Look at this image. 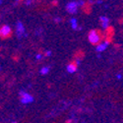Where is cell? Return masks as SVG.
Instances as JSON below:
<instances>
[{
	"mask_svg": "<svg viewBox=\"0 0 123 123\" xmlns=\"http://www.w3.org/2000/svg\"><path fill=\"white\" fill-rule=\"evenodd\" d=\"M105 38V34L101 33V31L99 30H92L90 31L89 33V42L92 43V44H98L99 43H101L102 40H104Z\"/></svg>",
	"mask_w": 123,
	"mask_h": 123,
	"instance_id": "cell-1",
	"label": "cell"
},
{
	"mask_svg": "<svg viewBox=\"0 0 123 123\" xmlns=\"http://www.w3.org/2000/svg\"><path fill=\"white\" fill-rule=\"evenodd\" d=\"M12 35V31L10 29L9 26L7 25H4L0 28V37L1 38H7V37H10Z\"/></svg>",
	"mask_w": 123,
	"mask_h": 123,
	"instance_id": "cell-2",
	"label": "cell"
},
{
	"mask_svg": "<svg viewBox=\"0 0 123 123\" xmlns=\"http://www.w3.org/2000/svg\"><path fill=\"white\" fill-rule=\"evenodd\" d=\"M20 95H21V101H22V104H25V105L31 104V102L34 100L33 96H31L30 94L26 93V92H21Z\"/></svg>",
	"mask_w": 123,
	"mask_h": 123,
	"instance_id": "cell-3",
	"label": "cell"
},
{
	"mask_svg": "<svg viewBox=\"0 0 123 123\" xmlns=\"http://www.w3.org/2000/svg\"><path fill=\"white\" fill-rule=\"evenodd\" d=\"M78 7H79L78 2H76V1H72V2H69V3L67 4V6H66V10H67V12H68V13L74 14V13L77 12Z\"/></svg>",
	"mask_w": 123,
	"mask_h": 123,
	"instance_id": "cell-4",
	"label": "cell"
},
{
	"mask_svg": "<svg viewBox=\"0 0 123 123\" xmlns=\"http://www.w3.org/2000/svg\"><path fill=\"white\" fill-rule=\"evenodd\" d=\"M93 4H94V1H92V0L82 3L81 7H82V10L84 11V13L91 14V12H92V5H93Z\"/></svg>",
	"mask_w": 123,
	"mask_h": 123,
	"instance_id": "cell-5",
	"label": "cell"
},
{
	"mask_svg": "<svg viewBox=\"0 0 123 123\" xmlns=\"http://www.w3.org/2000/svg\"><path fill=\"white\" fill-rule=\"evenodd\" d=\"M16 32H17V36L18 37H22L25 34V28H24V25L22 24V22H18L17 25H16Z\"/></svg>",
	"mask_w": 123,
	"mask_h": 123,
	"instance_id": "cell-6",
	"label": "cell"
},
{
	"mask_svg": "<svg viewBox=\"0 0 123 123\" xmlns=\"http://www.w3.org/2000/svg\"><path fill=\"white\" fill-rule=\"evenodd\" d=\"M80 63V61H78V60H75V61H72L70 64H68V66H67V71L69 73H74V72H76V70H77V68H78V64Z\"/></svg>",
	"mask_w": 123,
	"mask_h": 123,
	"instance_id": "cell-7",
	"label": "cell"
},
{
	"mask_svg": "<svg viewBox=\"0 0 123 123\" xmlns=\"http://www.w3.org/2000/svg\"><path fill=\"white\" fill-rule=\"evenodd\" d=\"M100 25L104 29H106L109 26V19L106 17H100Z\"/></svg>",
	"mask_w": 123,
	"mask_h": 123,
	"instance_id": "cell-8",
	"label": "cell"
},
{
	"mask_svg": "<svg viewBox=\"0 0 123 123\" xmlns=\"http://www.w3.org/2000/svg\"><path fill=\"white\" fill-rule=\"evenodd\" d=\"M107 45L108 44H106L105 43H99L98 44H97V47H96V49H97V51H98V52H102L104 50H105V48L107 47Z\"/></svg>",
	"mask_w": 123,
	"mask_h": 123,
	"instance_id": "cell-9",
	"label": "cell"
},
{
	"mask_svg": "<svg viewBox=\"0 0 123 123\" xmlns=\"http://www.w3.org/2000/svg\"><path fill=\"white\" fill-rule=\"evenodd\" d=\"M105 37H113V35H114V28L113 27H110V26H108L106 29H105Z\"/></svg>",
	"mask_w": 123,
	"mask_h": 123,
	"instance_id": "cell-10",
	"label": "cell"
},
{
	"mask_svg": "<svg viewBox=\"0 0 123 123\" xmlns=\"http://www.w3.org/2000/svg\"><path fill=\"white\" fill-rule=\"evenodd\" d=\"M84 57V52H83V51H82V50H80V51H78V52L76 53V60H78V61H80L82 58H83Z\"/></svg>",
	"mask_w": 123,
	"mask_h": 123,
	"instance_id": "cell-11",
	"label": "cell"
},
{
	"mask_svg": "<svg viewBox=\"0 0 123 123\" xmlns=\"http://www.w3.org/2000/svg\"><path fill=\"white\" fill-rule=\"evenodd\" d=\"M71 25H72V28L77 30L78 28V24H77V20L76 19H71Z\"/></svg>",
	"mask_w": 123,
	"mask_h": 123,
	"instance_id": "cell-12",
	"label": "cell"
},
{
	"mask_svg": "<svg viewBox=\"0 0 123 123\" xmlns=\"http://www.w3.org/2000/svg\"><path fill=\"white\" fill-rule=\"evenodd\" d=\"M40 74H43V75H45V74H47L48 72H49V68L48 67H43V68H42L40 69Z\"/></svg>",
	"mask_w": 123,
	"mask_h": 123,
	"instance_id": "cell-13",
	"label": "cell"
},
{
	"mask_svg": "<svg viewBox=\"0 0 123 123\" xmlns=\"http://www.w3.org/2000/svg\"><path fill=\"white\" fill-rule=\"evenodd\" d=\"M51 4H52L53 6H56V5L58 4V1H57V0H53V1L51 2Z\"/></svg>",
	"mask_w": 123,
	"mask_h": 123,
	"instance_id": "cell-14",
	"label": "cell"
},
{
	"mask_svg": "<svg viewBox=\"0 0 123 123\" xmlns=\"http://www.w3.org/2000/svg\"><path fill=\"white\" fill-rule=\"evenodd\" d=\"M44 55H45V56H50V55H51V52H50V51H45Z\"/></svg>",
	"mask_w": 123,
	"mask_h": 123,
	"instance_id": "cell-15",
	"label": "cell"
},
{
	"mask_svg": "<svg viewBox=\"0 0 123 123\" xmlns=\"http://www.w3.org/2000/svg\"><path fill=\"white\" fill-rule=\"evenodd\" d=\"M42 57H43V56H42V54H40V53L37 55V59H40V58H42Z\"/></svg>",
	"mask_w": 123,
	"mask_h": 123,
	"instance_id": "cell-16",
	"label": "cell"
},
{
	"mask_svg": "<svg viewBox=\"0 0 123 123\" xmlns=\"http://www.w3.org/2000/svg\"><path fill=\"white\" fill-rule=\"evenodd\" d=\"M31 2H32V0H27V1H26V4H27V5H29Z\"/></svg>",
	"mask_w": 123,
	"mask_h": 123,
	"instance_id": "cell-17",
	"label": "cell"
},
{
	"mask_svg": "<svg viewBox=\"0 0 123 123\" xmlns=\"http://www.w3.org/2000/svg\"><path fill=\"white\" fill-rule=\"evenodd\" d=\"M117 78H118V79H121V78H122V77H121V74H118V75H117Z\"/></svg>",
	"mask_w": 123,
	"mask_h": 123,
	"instance_id": "cell-18",
	"label": "cell"
},
{
	"mask_svg": "<svg viewBox=\"0 0 123 123\" xmlns=\"http://www.w3.org/2000/svg\"><path fill=\"white\" fill-rule=\"evenodd\" d=\"M95 1H97L98 3H100V2H101V0H95Z\"/></svg>",
	"mask_w": 123,
	"mask_h": 123,
	"instance_id": "cell-19",
	"label": "cell"
},
{
	"mask_svg": "<svg viewBox=\"0 0 123 123\" xmlns=\"http://www.w3.org/2000/svg\"><path fill=\"white\" fill-rule=\"evenodd\" d=\"M16 1H17V2H23L24 0H16Z\"/></svg>",
	"mask_w": 123,
	"mask_h": 123,
	"instance_id": "cell-20",
	"label": "cell"
},
{
	"mask_svg": "<svg viewBox=\"0 0 123 123\" xmlns=\"http://www.w3.org/2000/svg\"><path fill=\"white\" fill-rule=\"evenodd\" d=\"M71 122H72L71 120H68V121H67V123H71Z\"/></svg>",
	"mask_w": 123,
	"mask_h": 123,
	"instance_id": "cell-21",
	"label": "cell"
},
{
	"mask_svg": "<svg viewBox=\"0 0 123 123\" xmlns=\"http://www.w3.org/2000/svg\"><path fill=\"white\" fill-rule=\"evenodd\" d=\"M1 2H2V0H0V4H1Z\"/></svg>",
	"mask_w": 123,
	"mask_h": 123,
	"instance_id": "cell-22",
	"label": "cell"
},
{
	"mask_svg": "<svg viewBox=\"0 0 123 123\" xmlns=\"http://www.w3.org/2000/svg\"><path fill=\"white\" fill-rule=\"evenodd\" d=\"M87 1H90V0H87Z\"/></svg>",
	"mask_w": 123,
	"mask_h": 123,
	"instance_id": "cell-23",
	"label": "cell"
}]
</instances>
